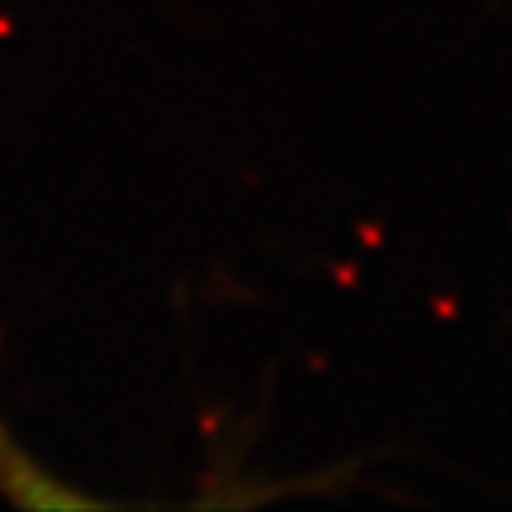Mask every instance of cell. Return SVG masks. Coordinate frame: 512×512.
I'll use <instances>...</instances> for the list:
<instances>
[]
</instances>
